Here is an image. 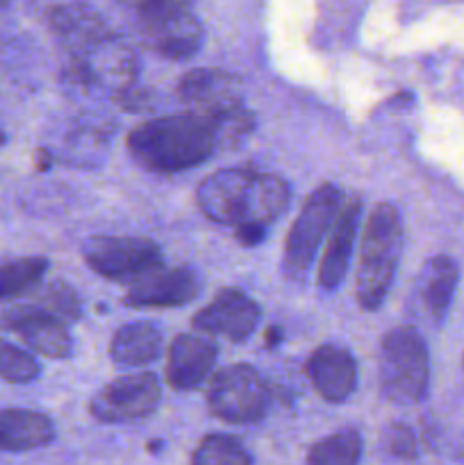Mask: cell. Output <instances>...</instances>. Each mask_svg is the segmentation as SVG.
Wrapping results in <instances>:
<instances>
[{"label": "cell", "instance_id": "15", "mask_svg": "<svg viewBox=\"0 0 464 465\" xmlns=\"http://www.w3.org/2000/svg\"><path fill=\"white\" fill-rule=\"evenodd\" d=\"M305 371L314 391L326 402H346L358 389V363L353 354L341 345L326 343L314 350Z\"/></svg>", "mask_w": 464, "mask_h": 465}, {"label": "cell", "instance_id": "6", "mask_svg": "<svg viewBox=\"0 0 464 465\" xmlns=\"http://www.w3.org/2000/svg\"><path fill=\"white\" fill-rule=\"evenodd\" d=\"M341 203H344V195L335 184H321L309 195L298 218L291 225L289 239L285 243L282 271H285L287 280L303 282L308 277L323 236L339 216Z\"/></svg>", "mask_w": 464, "mask_h": 465}, {"label": "cell", "instance_id": "14", "mask_svg": "<svg viewBox=\"0 0 464 465\" xmlns=\"http://www.w3.org/2000/svg\"><path fill=\"white\" fill-rule=\"evenodd\" d=\"M5 325L36 354L48 359H66L73 343L64 321L41 307H16L7 312Z\"/></svg>", "mask_w": 464, "mask_h": 465}, {"label": "cell", "instance_id": "10", "mask_svg": "<svg viewBox=\"0 0 464 465\" xmlns=\"http://www.w3.org/2000/svg\"><path fill=\"white\" fill-rule=\"evenodd\" d=\"M159 400L162 391L157 377L141 372V375L118 377L98 391L91 400V413L96 420L118 425V422H132L150 416L159 407Z\"/></svg>", "mask_w": 464, "mask_h": 465}, {"label": "cell", "instance_id": "1", "mask_svg": "<svg viewBox=\"0 0 464 465\" xmlns=\"http://www.w3.org/2000/svg\"><path fill=\"white\" fill-rule=\"evenodd\" d=\"M48 23L68 50L73 80L114 84L126 91L135 77V54L100 14L82 5H59L48 14Z\"/></svg>", "mask_w": 464, "mask_h": 465}, {"label": "cell", "instance_id": "18", "mask_svg": "<svg viewBox=\"0 0 464 465\" xmlns=\"http://www.w3.org/2000/svg\"><path fill=\"white\" fill-rule=\"evenodd\" d=\"M55 425L48 416L30 409L0 411V450L30 452L53 443Z\"/></svg>", "mask_w": 464, "mask_h": 465}, {"label": "cell", "instance_id": "19", "mask_svg": "<svg viewBox=\"0 0 464 465\" xmlns=\"http://www.w3.org/2000/svg\"><path fill=\"white\" fill-rule=\"evenodd\" d=\"M455 286H458V266L450 257L437 254L423 266L421 277H419V298H421L428 316L435 322H441L446 318Z\"/></svg>", "mask_w": 464, "mask_h": 465}, {"label": "cell", "instance_id": "3", "mask_svg": "<svg viewBox=\"0 0 464 465\" xmlns=\"http://www.w3.org/2000/svg\"><path fill=\"white\" fill-rule=\"evenodd\" d=\"M218 139L214 123L200 114L162 116L136 125L127 136V150L139 166L153 173H177L212 157Z\"/></svg>", "mask_w": 464, "mask_h": 465}, {"label": "cell", "instance_id": "5", "mask_svg": "<svg viewBox=\"0 0 464 465\" xmlns=\"http://www.w3.org/2000/svg\"><path fill=\"white\" fill-rule=\"evenodd\" d=\"M382 391L398 404H412L426 395L430 366L428 348L412 327H396L380 345Z\"/></svg>", "mask_w": 464, "mask_h": 465}, {"label": "cell", "instance_id": "13", "mask_svg": "<svg viewBox=\"0 0 464 465\" xmlns=\"http://www.w3.org/2000/svg\"><path fill=\"white\" fill-rule=\"evenodd\" d=\"M177 94L182 103L196 109V114L212 121L244 107L237 80L218 68H196L187 73L177 84Z\"/></svg>", "mask_w": 464, "mask_h": 465}, {"label": "cell", "instance_id": "24", "mask_svg": "<svg viewBox=\"0 0 464 465\" xmlns=\"http://www.w3.org/2000/svg\"><path fill=\"white\" fill-rule=\"evenodd\" d=\"M0 377L9 384H30L39 377V363L25 350L0 339Z\"/></svg>", "mask_w": 464, "mask_h": 465}, {"label": "cell", "instance_id": "17", "mask_svg": "<svg viewBox=\"0 0 464 465\" xmlns=\"http://www.w3.org/2000/svg\"><path fill=\"white\" fill-rule=\"evenodd\" d=\"M359 213H362V203L358 198H350L341 207L339 216H337L335 225H332L330 239H328L321 268H318V284H321V289L335 291L346 277L350 254H353L355 234H358L359 227Z\"/></svg>", "mask_w": 464, "mask_h": 465}, {"label": "cell", "instance_id": "21", "mask_svg": "<svg viewBox=\"0 0 464 465\" xmlns=\"http://www.w3.org/2000/svg\"><path fill=\"white\" fill-rule=\"evenodd\" d=\"M362 459V436L353 427L335 431L309 448L308 465H358Z\"/></svg>", "mask_w": 464, "mask_h": 465}, {"label": "cell", "instance_id": "16", "mask_svg": "<svg viewBox=\"0 0 464 465\" xmlns=\"http://www.w3.org/2000/svg\"><path fill=\"white\" fill-rule=\"evenodd\" d=\"M217 361V348L194 334L176 336L168 350L166 380L176 391H194L203 384Z\"/></svg>", "mask_w": 464, "mask_h": 465}, {"label": "cell", "instance_id": "7", "mask_svg": "<svg viewBox=\"0 0 464 465\" xmlns=\"http://www.w3.org/2000/svg\"><path fill=\"white\" fill-rule=\"evenodd\" d=\"M207 407L218 420L250 425L267 413L268 389L259 372L246 363L221 368L209 380Z\"/></svg>", "mask_w": 464, "mask_h": 465}, {"label": "cell", "instance_id": "2", "mask_svg": "<svg viewBox=\"0 0 464 465\" xmlns=\"http://www.w3.org/2000/svg\"><path fill=\"white\" fill-rule=\"evenodd\" d=\"M198 207L209 221L239 230H264L289 204V186L282 177L248 168H226L198 186Z\"/></svg>", "mask_w": 464, "mask_h": 465}, {"label": "cell", "instance_id": "22", "mask_svg": "<svg viewBox=\"0 0 464 465\" xmlns=\"http://www.w3.org/2000/svg\"><path fill=\"white\" fill-rule=\"evenodd\" d=\"M45 271H48L45 257H23L0 263V300L16 298L35 289Z\"/></svg>", "mask_w": 464, "mask_h": 465}, {"label": "cell", "instance_id": "8", "mask_svg": "<svg viewBox=\"0 0 464 465\" xmlns=\"http://www.w3.org/2000/svg\"><path fill=\"white\" fill-rule=\"evenodd\" d=\"M82 254L96 275L127 284L162 263V250L146 236H91Z\"/></svg>", "mask_w": 464, "mask_h": 465}, {"label": "cell", "instance_id": "4", "mask_svg": "<svg viewBox=\"0 0 464 465\" xmlns=\"http://www.w3.org/2000/svg\"><path fill=\"white\" fill-rule=\"evenodd\" d=\"M403 250V223L391 204H378L362 234L358 271V302L373 312L385 302Z\"/></svg>", "mask_w": 464, "mask_h": 465}, {"label": "cell", "instance_id": "23", "mask_svg": "<svg viewBox=\"0 0 464 465\" xmlns=\"http://www.w3.org/2000/svg\"><path fill=\"white\" fill-rule=\"evenodd\" d=\"M191 465H253V457L235 436L209 434L191 454Z\"/></svg>", "mask_w": 464, "mask_h": 465}, {"label": "cell", "instance_id": "9", "mask_svg": "<svg viewBox=\"0 0 464 465\" xmlns=\"http://www.w3.org/2000/svg\"><path fill=\"white\" fill-rule=\"evenodd\" d=\"M136 25L144 44L168 59H189L203 44V25L189 7L136 14Z\"/></svg>", "mask_w": 464, "mask_h": 465}, {"label": "cell", "instance_id": "28", "mask_svg": "<svg viewBox=\"0 0 464 465\" xmlns=\"http://www.w3.org/2000/svg\"><path fill=\"white\" fill-rule=\"evenodd\" d=\"M7 3H9V0H0V7H5Z\"/></svg>", "mask_w": 464, "mask_h": 465}, {"label": "cell", "instance_id": "27", "mask_svg": "<svg viewBox=\"0 0 464 465\" xmlns=\"http://www.w3.org/2000/svg\"><path fill=\"white\" fill-rule=\"evenodd\" d=\"M126 7L135 9L136 14L153 12V9H168V7H189L194 0H116Z\"/></svg>", "mask_w": 464, "mask_h": 465}, {"label": "cell", "instance_id": "12", "mask_svg": "<svg viewBox=\"0 0 464 465\" xmlns=\"http://www.w3.org/2000/svg\"><path fill=\"white\" fill-rule=\"evenodd\" d=\"M259 322V307L250 295L239 289H221L217 298L194 316V327L205 334L241 343L255 331Z\"/></svg>", "mask_w": 464, "mask_h": 465}, {"label": "cell", "instance_id": "11", "mask_svg": "<svg viewBox=\"0 0 464 465\" xmlns=\"http://www.w3.org/2000/svg\"><path fill=\"white\" fill-rule=\"evenodd\" d=\"M200 277L187 266H155L130 282L126 304L135 309H168L182 307L198 298Z\"/></svg>", "mask_w": 464, "mask_h": 465}, {"label": "cell", "instance_id": "26", "mask_svg": "<svg viewBox=\"0 0 464 465\" xmlns=\"http://www.w3.org/2000/svg\"><path fill=\"white\" fill-rule=\"evenodd\" d=\"M385 450L391 457L398 459H412L417 454V439H414L412 430L405 425H389L385 430Z\"/></svg>", "mask_w": 464, "mask_h": 465}, {"label": "cell", "instance_id": "25", "mask_svg": "<svg viewBox=\"0 0 464 465\" xmlns=\"http://www.w3.org/2000/svg\"><path fill=\"white\" fill-rule=\"evenodd\" d=\"M41 309L57 316L59 321H76L80 316V300L71 286L50 284L41 295Z\"/></svg>", "mask_w": 464, "mask_h": 465}, {"label": "cell", "instance_id": "20", "mask_svg": "<svg viewBox=\"0 0 464 465\" xmlns=\"http://www.w3.org/2000/svg\"><path fill=\"white\" fill-rule=\"evenodd\" d=\"M162 352V331L153 322H130L114 334L109 354L118 366H148Z\"/></svg>", "mask_w": 464, "mask_h": 465}]
</instances>
